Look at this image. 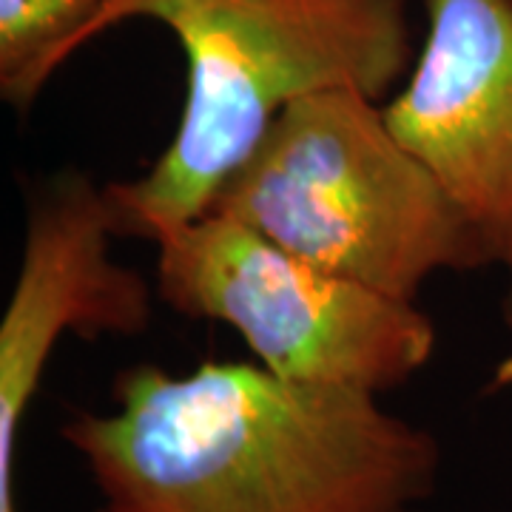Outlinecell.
Instances as JSON below:
<instances>
[{
	"label": "cell",
	"instance_id": "6da1fadb",
	"mask_svg": "<svg viewBox=\"0 0 512 512\" xmlns=\"http://www.w3.org/2000/svg\"><path fill=\"white\" fill-rule=\"evenodd\" d=\"M100 512H424L441 447L376 393L248 362L123 370L114 410L60 430Z\"/></svg>",
	"mask_w": 512,
	"mask_h": 512
},
{
	"label": "cell",
	"instance_id": "7a4b0ae2",
	"mask_svg": "<svg viewBox=\"0 0 512 512\" xmlns=\"http://www.w3.org/2000/svg\"><path fill=\"white\" fill-rule=\"evenodd\" d=\"M154 20L185 57L180 126L146 174L106 185L120 237L211 211L291 103L356 89L384 103L410 72V0H109L97 37Z\"/></svg>",
	"mask_w": 512,
	"mask_h": 512
},
{
	"label": "cell",
	"instance_id": "3957f363",
	"mask_svg": "<svg viewBox=\"0 0 512 512\" xmlns=\"http://www.w3.org/2000/svg\"><path fill=\"white\" fill-rule=\"evenodd\" d=\"M211 211L402 302H416L436 274L487 268L456 205L390 128L384 103L356 89L291 103Z\"/></svg>",
	"mask_w": 512,
	"mask_h": 512
},
{
	"label": "cell",
	"instance_id": "277c9868",
	"mask_svg": "<svg viewBox=\"0 0 512 512\" xmlns=\"http://www.w3.org/2000/svg\"><path fill=\"white\" fill-rule=\"evenodd\" d=\"M146 239L165 305L228 325L282 379L382 396L433 359L436 325L416 302L322 271L245 222L208 211Z\"/></svg>",
	"mask_w": 512,
	"mask_h": 512
},
{
	"label": "cell",
	"instance_id": "5b68a950",
	"mask_svg": "<svg viewBox=\"0 0 512 512\" xmlns=\"http://www.w3.org/2000/svg\"><path fill=\"white\" fill-rule=\"evenodd\" d=\"M421 6V49L384 117L501 271L512 328V0Z\"/></svg>",
	"mask_w": 512,
	"mask_h": 512
},
{
	"label": "cell",
	"instance_id": "8992f818",
	"mask_svg": "<svg viewBox=\"0 0 512 512\" xmlns=\"http://www.w3.org/2000/svg\"><path fill=\"white\" fill-rule=\"evenodd\" d=\"M120 237L109 194L80 171H60L29 197L12 296L0 319V512H18L20 424L57 342L137 336L151 325L146 276L114 259Z\"/></svg>",
	"mask_w": 512,
	"mask_h": 512
},
{
	"label": "cell",
	"instance_id": "52a82bcc",
	"mask_svg": "<svg viewBox=\"0 0 512 512\" xmlns=\"http://www.w3.org/2000/svg\"><path fill=\"white\" fill-rule=\"evenodd\" d=\"M109 0H0V97L29 109L60 66L97 37Z\"/></svg>",
	"mask_w": 512,
	"mask_h": 512
}]
</instances>
